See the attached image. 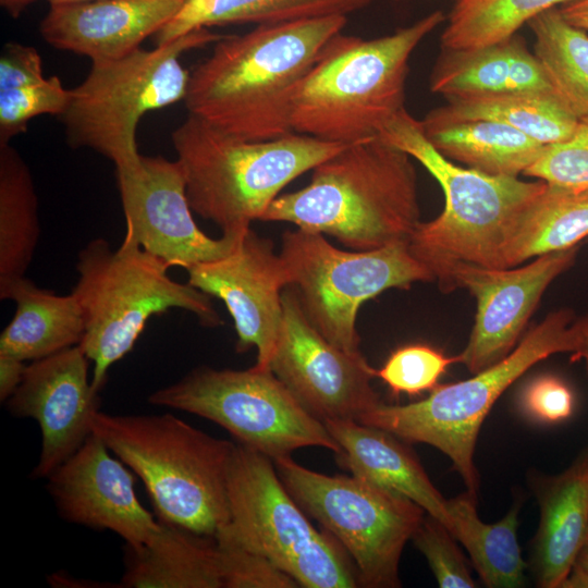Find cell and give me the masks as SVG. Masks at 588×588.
<instances>
[{
	"label": "cell",
	"mask_w": 588,
	"mask_h": 588,
	"mask_svg": "<svg viewBox=\"0 0 588 588\" xmlns=\"http://www.w3.org/2000/svg\"><path fill=\"white\" fill-rule=\"evenodd\" d=\"M345 15L259 24L222 36L191 72L188 114L236 138L260 142L292 133V97Z\"/></svg>",
	"instance_id": "6da1fadb"
},
{
	"label": "cell",
	"mask_w": 588,
	"mask_h": 588,
	"mask_svg": "<svg viewBox=\"0 0 588 588\" xmlns=\"http://www.w3.org/2000/svg\"><path fill=\"white\" fill-rule=\"evenodd\" d=\"M413 158L381 136L344 146L310 183L279 195L260 221L290 222L354 250L407 243L420 223Z\"/></svg>",
	"instance_id": "7a4b0ae2"
},
{
	"label": "cell",
	"mask_w": 588,
	"mask_h": 588,
	"mask_svg": "<svg viewBox=\"0 0 588 588\" xmlns=\"http://www.w3.org/2000/svg\"><path fill=\"white\" fill-rule=\"evenodd\" d=\"M445 20L438 10L377 38L335 34L292 97V131L342 145L379 137L406 110L411 56Z\"/></svg>",
	"instance_id": "3957f363"
},
{
	"label": "cell",
	"mask_w": 588,
	"mask_h": 588,
	"mask_svg": "<svg viewBox=\"0 0 588 588\" xmlns=\"http://www.w3.org/2000/svg\"><path fill=\"white\" fill-rule=\"evenodd\" d=\"M380 136L420 162L443 192L442 212L420 222L407 241L411 254L432 273L441 291H452L453 273L462 266L502 268V250L512 226L547 182L460 166L428 142L420 121L407 110Z\"/></svg>",
	"instance_id": "277c9868"
},
{
	"label": "cell",
	"mask_w": 588,
	"mask_h": 588,
	"mask_svg": "<svg viewBox=\"0 0 588 588\" xmlns=\"http://www.w3.org/2000/svg\"><path fill=\"white\" fill-rule=\"evenodd\" d=\"M93 433L140 478L158 519L213 538L229 522L226 482L234 443L170 413L98 411Z\"/></svg>",
	"instance_id": "5b68a950"
},
{
	"label": "cell",
	"mask_w": 588,
	"mask_h": 588,
	"mask_svg": "<svg viewBox=\"0 0 588 588\" xmlns=\"http://www.w3.org/2000/svg\"><path fill=\"white\" fill-rule=\"evenodd\" d=\"M171 140L192 210L222 233L246 231L289 183L346 146L295 132L244 140L191 114Z\"/></svg>",
	"instance_id": "8992f818"
},
{
	"label": "cell",
	"mask_w": 588,
	"mask_h": 588,
	"mask_svg": "<svg viewBox=\"0 0 588 588\" xmlns=\"http://www.w3.org/2000/svg\"><path fill=\"white\" fill-rule=\"evenodd\" d=\"M75 268L78 278L71 293L85 322L79 346L93 363L90 380L98 392L109 369L132 351L151 317L180 308L205 327L222 323L208 294L171 279L163 261L128 237L115 249L102 237L89 241Z\"/></svg>",
	"instance_id": "52a82bcc"
},
{
	"label": "cell",
	"mask_w": 588,
	"mask_h": 588,
	"mask_svg": "<svg viewBox=\"0 0 588 588\" xmlns=\"http://www.w3.org/2000/svg\"><path fill=\"white\" fill-rule=\"evenodd\" d=\"M578 347L574 313H550L498 363L466 380L439 384L424 400L405 405L379 404L357 421L383 429L408 442L426 443L445 454L469 492L479 476L474 454L481 425L500 395L537 363Z\"/></svg>",
	"instance_id": "ba28073f"
},
{
	"label": "cell",
	"mask_w": 588,
	"mask_h": 588,
	"mask_svg": "<svg viewBox=\"0 0 588 588\" xmlns=\"http://www.w3.org/2000/svg\"><path fill=\"white\" fill-rule=\"evenodd\" d=\"M222 36L208 28L191 32L151 50L136 49L111 61L91 62L86 78L70 89L59 117L73 148H90L115 169L136 166V131L149 111L184 100L191 72L183 68L186 51L216 42Z\"/></svg>",
	"instance_id": "9c48e42d"
},
{
	"label": "cell",
	"mask_w": 588,
	"mask_h": 588,
	"mask_svg": "<svg viewBox=\"0 0 588 588\" xmlns=\"http://www.w3.org/2000/svg\"><path fill=\"white\" fill-rule=\"evenodd\" d=\"M226 490L229 522L216 536L266 556L299 587L360 586L347 552L331 534L319 531L308 520L271 458L235 444Z\"/></svg>",
	"instance_id": "30bf717a"
},
{
	"label": "cell",
	"mask_w": 588,
	"mask_h": 588,
	"mask_svg": "<svg viewBox=\"0 0 588 588\" xmlns=\"http://www.w3.org/2000/svg\"><path fill=\"white\" fill-rule=\"evenodd\" d=\"M279 255L308 321L330 343L351 353L359 352L356 318L366 301L389 289L433 281L407 243L348 252L321 233L297 228L282 233Z\"/></svg>",
	"instance_id": "8fae6325"
},
{
	"label": "cell",
	"mask_w": 588,
	"mask_h": 588,
	"mask_svg": "<svg viewBox=\"0 0 588 588\" xmlns=\"http://www.w3.org/2000/svg\"><path fill=\"white\" fill-rule=\"evenodd\" d=\"M286 490L347 552L359 585L401 586L399 565L405 543L426 512L415 502L356 476H328L291 456L273 460Z\"/></svg>",
	"instance_id": "7c38bea8"
},
{
	"label": "cell",
	"mask_w": 588,
	"mask_h": 588,
	"mask_svg": "<svg viewBox=\"0 0 588 588\" xmlns=\"http://www.w3.org/2000/svg\"><path fill=\"white\" fill-rule=\"evenodd\" d=\"M148 402L209 419L269 458L320 446L340 453L323 421L311 415L271 369L199 367L152 392Z\"/></svg>",
	"instance_id": "4fadbf2b"
},
{
	"label": "cell",
	"mask_w": 588,
	"mask_h": 588,
	"mask_svg": "<svg viewBox=\"0 0 588 588\" xmlns=\"http://www.w3.org/2000/svg\"><path fill=\"white\" fill-rule=\"evenodd\" d=\"M283 319L270 369L315 417L358 420L381 404L373 369L360 352L324 339L306 318L292 286L282 292Z\"/></svg>",
	"instance_id": "5bb4252c"
},
{
	"label": "cell",
	"mask_w": 588,
	"mask_h": 588,
	"mask_svg": "<svg viewBox=\"0 0 588 588\" xmlns=\"http://www.w3.org/2000/svg\"><path fill=\"white\" fill-rule=\"evenodd\" d=\"M125 218V237L163 261L185 270L225 257L245 233L212 238L195 222L177 160L142 156L127 169H115Z\"/></svg>",
	"instance_id": "9a60e30c"
},
{
	"label": "cell",
	"mask_w": 588,
	"mask_h": 588,
	"mask_svg": "<svg viewBox=\"0 0 588 588\" xmlns=\"http://www.w3.org/2000/svg\"><path fill=\"white\" fill-rule=\"evenodd\" d=\"M579 245L531 259L522 267L462 266L452 277V291L467 290L476 315L460 363L476 373L504 358L518 344L530 316L549 285L575 262Z\"/></svg>",
	"instance_id": "2e32d148"
},
{
	"label": "cell",
	"mask_w": 588,
	"mask_h": 588,
	"mask_svg": "<svg viewBox=\"0 0 588 588\" xmlns=\"http://www.w3.org/2000/svg\"><path fill=\"white\" fill-rule=\"evenodd\" d=\"M186 271L189 284L224 303L237 334L236 351L255 346V366L270 369L283 319L282 292L289 286L272 242L248 228L232 253Z\"/></svg>",
	"instance_id": "e0dca14e"
},
{
	"label": "cell",
	"mask_w": 588,
	"mask_h": 588,
	"mask_svg": "<svg viewBox=\"0 0 588 588\" xmlns=\"http://www.w3.org/2000/svg\"><path fill=\"white\" fill-rule=\"evenodd\" d=\"M89 362L79 345L34 360L4 402L11 415L33 418L40 428L41 450L32 478H47L93 433L100 397L89 380Z\"/></svg>",
	"instance_id": "ac0fdd59"
},
{
	"label": "cell",
	"mask_w": 588,
	"mask_h": 588,
	"mask_svg": "<svg viewBox=\"0 0 588 588\" xmlns=\"http://www.w3.org/2000/svg\"><path fill=\"white\" fill-rule=\"evenodd\" d=\"M46 479L59 515L70 523L112 531L130 546L159 530V519L137 498L134 473L95 433Z\"/></svg>",
	"instance_id": "d6986e66"
},
{
	"label": "cell",
	"mask_w": 588,
	"mask_h": 588,
	"mask_svg": "<svg viewBox=\"0 0 588 588\" xmlns=\"http://www.w3.org/2000/svg\"><path fill=\"white\" fill-rule=\"evenodd\" d=\"M184 0H97L50 5L39 33L56 49L91 62L123 58L162 29Z\"/></svg>",
	"instance_id": "ffe728a7"
},
{
	"label": "cell",
	"mask_w": 588,
	"mask_h": 588,
	"mask_svg": "<svg viewBox=\"0 0 588 588\" xmlns=\"http://www.w3.org/2000/svg\"><path fill=\"white\" fill-rule=\"evenodd\" d=\"M540 518L531 541L530 569L541 588H561L588 538V452L562 473L535 486Z\"/></svg>",
	"instance_id": "44dd1931"
},
{
	"label": "cell",
	"mask_w": 588,
	"mask_h": 588,
	"mask_svg": "<svg viewBox=\"0 0 588 588\" xmlns=\"http://www.w3.org/2000/svg\"><path fill=\"white\" fill-rule=\"evenodd\" d=\"M323 424L340 446V461L353 476L406 497L450 528L448 499L397 437L353 419Z\"/></svg>",
	"instance_id": "7402d4cb"
},
{
	"label": "cell",
	"mask_w": 588,
	"mask_h": 588,
	"mask_svg": "<svg viewBox=\"0 0 588 588\" xmlns=\"http://www.w3.org/2000/svg\"><path fill=\"white\" fill-rule=\"evenodd\" d=\"M430 90L446 99L503 93H553L539 61L517 33L481 47L441 48L430 75Z\"/></svg>",
	"instance_id": "603a6c76"
},
{
	"label": "cell",
	"mask_w": 588,
	"mask_h": 588,
	"mask_svg": "<svg viewBox=\"0 0 588 588\" xmlns=\"http://www.w3.org/2000/svg\"><path fill=\"white\" fill-rule=\"evenodd\" d=\"M159 522L149 541L125 544L120 587L222 588L216 539Z\"/></svg>",
	"instance_id": "cb8c5ba5"
},
{
	"label": "cell",
	"mask_w": 588,
	"mask_h": 588,
	"mask_svg": "<svg viewBox=\"0 0 588 588\" xmlns=\"http://www.w3.org/2000/svg\"><path fill=\"white\" fill-rule=\"evenodd\" d=\"M0 298L16 304L0 334V354L34 362L79 345L85 322L72 293L59 295L22 277L0 285Z\"/></svg>",
	"instance_id": "d4e9b609"
},
{
	"label": "cell",
	"mask_w": 588,
	"mask_h": 588,
	"mask_svg": "<svg viewBox=\"0 0 588 588\" xmlns=\"http://www.w3.org/2000/svg\"><path fill=\"white\" fill-rule=\"evenodd\" d=\"M492 121L516 128L543 145L566 139L578 120L553 93H503L451 97L430 110L425 124Z\"/></svg>",
	"instance_id": "484cf974"
},
{
	"label": "cell",
	"mask_w": 588,
	"mask_h": 588,
	"mask_svg": "<svg viewBox=\"0 0 588 588\" xmlns=\"http://www.w3.org/2000/svg\"><path fill=\"white\" fill-rule=\"evenodd\" d=\"M588 240V189L547 183L520 212L502 250V268L566 250Z\"/></svg>",
	"instance_id": "4316f807"
},
{
	"label": "cell",
	"mask_w": 588,
	"mask_h": 588,
	"mask_svg": "<svg viewBox=\"0 0 588 588\" xmlns=\"http://www.w3.org/2000/svg\"><path fill=\"white\" fill-rule=\"evenodd\" d=\"M420 125L428 142L445 158L491 175L524 174L547 146L516 128L492 121L438 125L420 121Z\"/></svg>",
	"instance_id": "83f0119b"
},
{
	"label": "cell",
	"mask_w": 588,
	"mask_h": 588,
	"mask_svg": "<svg viewBox=\"0 0 588 588\" xmlns=\"http://www.w3.org/2000/svg\"><path fill=\"white\" fill-rule=\"evenodd\" d=\"M449 530L469 554L485 586L516 588L525 583L526 562L517 541L519 505L497 523L482 522L477 513V494L466 492L448 500Z\"/></svg>",
	"instance_id": "f1b7e54d"
},
{
	"label": "cell",
	"mask_w": 588,
	"mask_h": 588,
	"mask_svg": "<svg viewBox=\"0 0 588 588\" xmlns=\"http://www.w3.org/2000/svg\"><path fill=\"white\" fill-rule=\"evenodd\" d=\"M372 0H184L180 12L156 34L157 45L217 25L271 24L345 15Z\"/></svg>",
	"instance_id": "f546056e"
},
{
	"label": "cell",
	"mask_w": 588,
	"mask_h": 588,
	"mask_svg": "<svg viewBox=\"0 0 588 588\" xmlns=\"http://www.w3.org/2000/svg\"><path fill=\"white\" fill-rule=\"evenodd\" d=\"M40 236L29 167L11 145L0 147V285L25 277Z\"/></svg>",
	"instance_id": "4dcf8cb0"
},
{
	"label": "cell",
	"mask_w": 588,
	"mask_h": 588,
	"mask_svg": "<svg viewBox=\"0 0 588 588\" xmlns=\"http://www.w3.org/2000/svg\"><path fill=\"white\" fill-rule=\"evenodd\" d=\"M539 61L554 95L578 121L588 119V35L569 24L559 8L528 22Z\"/></svg>",
	"instance_id": "1f68e13d"
},
{
	"label": "cell",
	"mask_w": 588,
	"mask_h": 588,
	"mask_svg": "<svg viewBox=\"0 0 588 588\" xmlns=\"http://www.w3.org/2000/svg\"><path fill=\"white\" fill-rule=\"evenodd\" d=\"M571 0H456L446 16L441 48L490 45L514 34L538 14Z\"/></svg>",
	"instance_id": "d6a6232c"
},
{
	"label": "cell",
	"mask_w": 588,
	"mask_h": 588,
	"mask_svg": "<svg viewBox=\"0 0 588 588\" xmlns=\"http://www.w3.org/2000/svg\"><path fill=\"white\" fill-rule=\"evenodd\" d=\"M58 76L19 88L0 90V147L26 132L28 122L41 114L60 117L70 101Z\"/></svg>",
	"instance_id": "836d02e7"
},
{
	"label": "cell",
	"mask_w": 588,
	"mask_h": 588,
	"mask_svg": "<svg viewBox=\"0 0 588 588\" xmlns=\"http://www.w3.org/2000/svg\"><path fill=\"white\" fill-rule=\"evenodd\" d=\"M455 363H460L458 355L448 356L429 345L412 344L394 351L375 375L395 395H417L437 388L439 379Z\"/></svg>",
	"instance_id": "e575fe53"
},
{
	"label": "cell",
	"mask_w": 588,
	"mask_h": 588,
	"mask_svg": "<svg viewBox=\"0 0 588 588\" xmlns=\"http://www.w3.org/2000/svg\"><path fill=\"white\" fill-rule=\"evenodd\" d=\"M411 540L426 558L439 587L477 586L455 537L442 522L426 513Z\"/></svg>",
	"instance_id": "d590c367"
},
{
	"label": "cell",
	"mask_w": 588,
	"mask_h": 588,
	"mask_svg": "<svg viewBox=\"0 0 588 588\" xmlns=\"http://www.w3.org/2000/svg\"><path fill=\"white\" fill-rule=\"evenodd\" d=\"M524 175L564 187L588 189V119L564 140L547 145Z\"/></svg>",
	"instance_id": "8d00e7d4"
},
{
	"label": "cell",
	"mask_w": 588,
	"mask_h": 588,
	"mask_svg": "<svg viewBox=\"0 0 588 588\" xmlns=\"http://www.w3.org/2000/svg\"><path fill=\"white\" fill-rule=\"evenodd\" d=\"M222 588H296L297 581L266 556L232 540L215 537Z\"/></svg>",
	"instance_id": "74e56055"
},
{
	"label": "cell",
	"mask_w": 588,
	"mask_h": 588,
	"mask_svg": "<svg viewBox=\"0 0 588 588\" xmlns=\"http://www.w3.org/2000/svg\"><path fill=\"white\" fill-rule=\"evenodd\" d=\"M523 404L529 415L552 424L572 416L575 397L563 380L554 376H542L527 387Z\"/></svg>",
	"instance_id": "f35d334b"
},
{
	"label": "cell",
	"mask_w": 588,
	"mask_h": 588,
	"mask_svg": "<svg viewBox=\"0 0 588 588\" xmlns=\"http://www.w3.org/2000/svg\"><path fill=\"white\" fill-rule=\"evenodd\" d=\"M39 52L30 46L8 42L0 56V90L13 89L44 81Z\"/></svg>",
	"instance_id": "ab89813d"
},
{
	"label": "cell",
	"mask_w": 588,
	"mask_h": 588,
	"mask_svg": "<svg viewBox=\"0 0 588 588\" xmlns=\"http://www.w3.org/2000/svg\"><path fill=\"white\" fill-rule=\"evenodd\" d=\"M25 362L16 357L0 354V401L5 402L21 384Z\"/></svg>",
	"instance_id": "60d3db41"
},
{
	"label": "cell",
	"mask_w": 588,
	"mask_h": 588,
	"mask_svg": "<svg viewBox=\"0 0 588 588\" xmlns=\"http://www.w3.org/2000/svg\"><path fill=\"white\" fill-rule=\"evenodd\" d=\"M561 588H588V538L576 554Z\"/></svg>",
	"instance_id": "b9f144b4"
},
{
	"label": "cell",
	"mask_w": 588,
	"mask_h": 588,
	"mask_svg": "<svg viewBox=\"0 0 588 588\" xmlns=\"http://www.w3.org/2000/svg\"><path fill=\"white\" fill-rule=\"evenodd\" d=\"M559 10L569 24L588 30V0H571L559 7Z\"/></svg>",
	"instance_id": "7bdbcfd3"
},
{
	"label": "cell",
	"mask_w": 588,
	"mask_h": 588,
	"mask_svg": "<svg viewBox=\"0 0 588 588\" xmlns=\"http://www.w3.org/2000/svg\"><path fill=\"white\" fill-rule=\"evenodd\" d=\"M578 329V347L572 355V360L583 359L588 370V313L579 319H576Z\"/></svg>",
	"instance_id": "ee69618b"
},
{
	"label": "cell",
	"mask_w": 588,
	"mask_h": 588,
	"mask_svg": "<svg viewBox=\"0 0 588 588\" xmlns=\"http://www.w3.org/2000/svg\"><path fill=\"white\" fill-rule=\"evenodd\" d=\"M35 0H0L1 7L12 16L17 17Z\"/></svg>",
	"instance_id": "f6af8a7d"
},
{
	"label": "cell",
	"mask_w": 588,
	"mask_h": 588,
	"mask_svg": "<svg viewBox=\"0 0 588 588\" xmlns=\"http://www.w3.org/2000/svg\"><path fill=\"white\" fill-rule=\"evenodd\" d=\"M50 5H60V4H72V3H82V2H90V1H97V0H47Z\"/></svg>",
	"instance_id": "bcb514c9"
}]
</instances>
